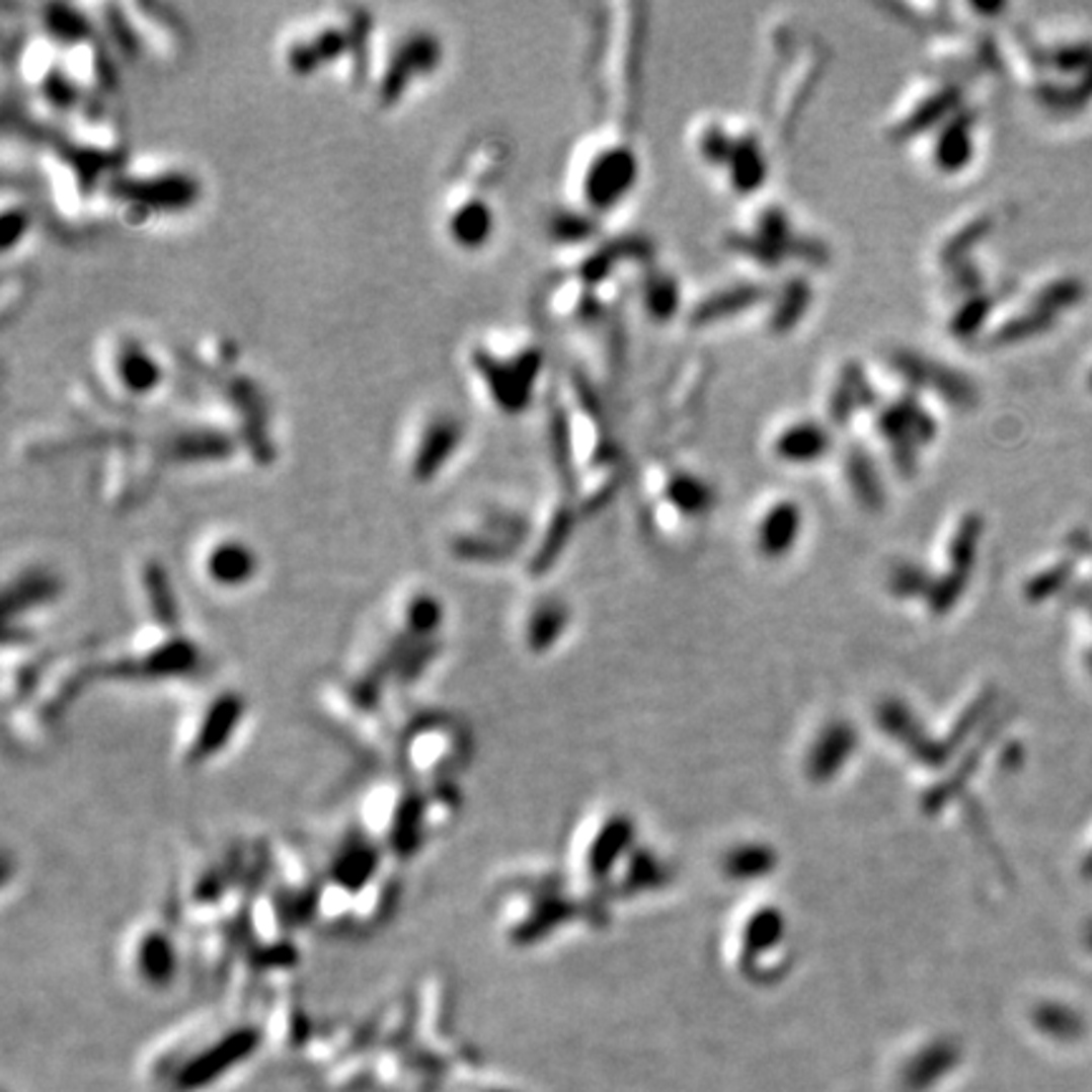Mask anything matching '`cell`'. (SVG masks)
I'll use <instances>...</instances> for the list:
<instances>
[{
	"mask_svg": "<svg viewBox=\"0 0 1092 1092\" xmlns=\"http://www.w3.org/2000/svg\"><path fill=\"white\" fill-rule=\"evenodd\" d=\"M539 365L542 360L534 349L514 352L506 357L483 349L473 357V367L483 380V387H488V395L503 412H519L527 407Z\"/></svg>",
	"mask_w": 1092,
	"mask_h": 1092,
	"instance_id": "1",
	"label": "cell"
},
{
	"mask_svg": "<svg viewBox=\"0 0 1092 1092\" xmlns=\"http://www.w3.org/2000/svg\"><path fill=\"white\" fill-rule=\"evenodd\" d=\"M463 443V422L453 412H431L417 431L410 453V471L417 481L438 476Z\"/></svg>",
	"mask_w": 1092,
	"mask_h": 1092,
	"instance_id": "2",
	"label": "cell"
},
{
	"mask_svg": "<svg viewBox=\"0 0 1092 1092\" xmlns=\"http://www.w3.org/2000/svg\"><path fill=\"white\" fill-rule=\"evenodd\" d=\"M120 185L122 201H130L137 211L147 213H175L185 211L198 198V185L185 172H157V175H137L130 180H122Z\"/></svg>",
	"mask_w": 1092,
	"mask_h": 1092,
	"instance_id": "3",
	"label": "cell"
},
{
	"mask_svg": "<svg viewBox=\"0 0 1092 1092\" xmlns=\"http://www.w3.org/2000/svg\"><path fill=\"white\" fill-rule=\"evenodd\" d=\"M635 157L630 150L610 147L592 160L590 170H584V198L592 206H615L617 198L632 185Z\"/></svg>",
	"mask_w": 1092,
	"mask_h": 1092,
	"instance_id": "4",
	"label": "cell"
},
{
	"mask_svg": "<svg viewBox=\"0 0 1092 1092\" xmlns=\"http://www.w3.org/2000/svg\"><path fill=\"white\" fill-rule=\"evenodd\" d=\"M116 385L135 397H145L155 392L162 382V367L150 352L137 341H122L111 357Z\"/></svg>",
	"mask_w": 1092,
	"mask_h": 1092,
	"instance_id": "5",
	"label": "cell"
},
{
	"mask_svg": "<svg viewBox=\"0 0 1092 1092\" xmlns=\"http://www.w3.org/2000/svg\"><path fill=\"white\" fill-rule=\"evenodd\" d=\"M438 59H441V46H438L436 35L410 33L407 38H402V44L397 46L390 59V71L382 81V94H385V89L400 91V86L410 84L407 79H412L415 74H431L438 66Z\"/></svg>",
	"mask_w": 1092,
	"mask_h": 1092,
	"instance_id": "6",
	"label": "cell"
},
{
	"mask_svg": "<svg viewBox=\"0 0 1092 1092\" xmlns=\"http://www.w3.org/2000/svg\"><path fill=\"white\" fill-rule=\"evenodd\" d=\"M491 233L493 213L491 208H488V203H483L481 198H466V201H461L448 213V238H451L458 248L473 251V248L486 246Z\"/></svg>",
	"mask_w": 1092,
	"mask_h": 1092,
	"instance_id": "7",
	"label": "cell"
},
{
	"mask_svg": "<svg viewBox=\"0 0 1092 1092\" xmlns=\"http://www.w3.org/2000/svg\"><path fill=\"white\" fill-rule=\"evenodd\" d=\"M253 571H256V554L248 549L246 542L221 539L208 549L206 574L218 584H241L251 579Z\"/></svg>",
	"mask_w": 1092,
	"mask_h": 1092,
	"instance_id": "8",
	"label": "cell"
},
{
	"mask_svg": "<svg viewBox=\"0 0 1092 1092\" xmlns=\"http://www.w3.org/2000/svg\"><path fill=\"white\" fill-rule=\"evenodd\" d=\"M827 433L820 422L804 420L784 427L774 441V451L784 461H814L825 453Z\"/></svg>",
	"mask_w": 1092,
	"mask_h": 1092,
	"instance_id": "9",
	"label": "cell"
}]
</instances>
